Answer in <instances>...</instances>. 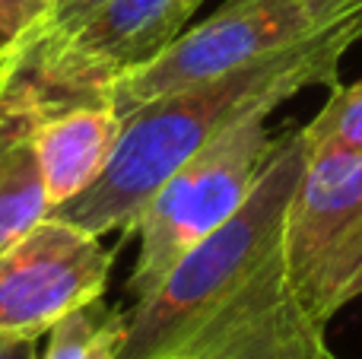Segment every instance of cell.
<instances>
[{"instance_id":"obj_1","label":"cell","mask_w":362,"mask_h":359,"mask_svg":"<svg viewBox=\"0 0 362 359\" xmlns=\"http://www.w3.org/2000/svg\"><path fill=\"white\" fill-rule=\"evenodd\" d=\"M356 42H362V10L302 45L137 105L124 114L105 172L80 197L51 210V216L102 239L118 229L127 233L146 201L219 134L251 114H270L302 89L337 86L344 54Z\"/></svg>"},{"instance_id":"obj_2","label":"cell","mask_w":362,"mask_h":359,"mask_svg":"<svg viewBox=\"0 0 362 359\" xmlns=\"http://www.w3.org/2000/svg\"><path fill=\"white\" fill-rule=\"evenodd\" d=\"M305 165V134H280L248 201L127 309L118 359H156L200 331L216 312L235 302L276 258L283 220Z\"/></svg>"},{"instance_id":"obj_3","label":"cell","mask_w":362,"mask_h":359,"mask_svg":"<svg viewBox=\"0 0 362 359\" xmlns=\"http://www.w3.org/2000/svg\"><path fill=\"white\" fill-rule=\"evenodd\" d=\"M270 114H251L185 165L146 201L127 233L137 235V258L127 277V296L137 302L191 252L216 233L255 191L280 134H270Z\"/></svg>"},{"instance_id":"obj_4","label":"cell","mask_w":362,"mask_h":359,"mask_svg":"<svg viewBox=\"0 0 362 359\" xmlns=\"http://www.w3.org/2000/svg\"><path fill=\"white\" fill-rule=\"evenodd\" d=\"M286 286L318 328L362 296V156L308 153L280 239Z\"/></svg>"},{"instance_id":"obj_5","label":"cell","mask_w":362,"mask_h":359,"mask_svg":"<svg viewBox=\"0 0 362 359\" xmlns=\"http://www.w3.org/2000/svg\"><path fill=\"white\" fill-rule=\"evenodd\" d=\"M340 19L327 16L315 0H226L204 23L172 38L156 57L121 73L102 99L121 114L213 76L232 73L283 48L327 32Z\"/></svg>"},{"instance_id":"obj_6","label":"cell","mask_w":362,"mask_h":359,"mask_svg":"<svg viewBox=\"0 0 362 359\" xmlns=\"http://www.w3.org/2000/svg\"><path fill=\"white\" fill-rule=\"evenodd\" d=\"M112 264L102 235L48 213L0 252V337L48 334L70 312L102 299Z\"/></svg>"},{"instance_id":"obj_7","label":"cell","mask_w":362,"mask_h":359,"mask_svg":"<svg viewBox=\"0 0 362 359\" xmlns=\"http://www.w3.org/2000/svg\"><path fill=\"white\" fill-rule=\"evenodd\" d=\"M200 4L204 0H112L10 86L19 83L45 102L102 99L121 73L156 57L178 38Z\"/></svg>"},{"instance_id":"obj_8","label":"cell","mask_w":362,"mask_h":359,"mask_svg":"<svg viewBox=\"0 0 362 359\" xmlns=\"http://www.w3.org/2000/svg\"><path fill=\"white\" fill-rule=\"evenodd\" d=\"M325 328L293 299L276 258L235 302L156 359H327Z\"/></svg>"},{"instance_id":"obj_9","label":"cell","mask_w":362,"mask_h":359,"mask_svg":"<svg viewBox=\"0 0 362 359\" xmlns=\"http://www.w3.org/2000/svg\"><path fill=\"white\" fill-rule=\"evenodd\" d=\"M25 93L35 102V150L45 191L51 210H57L93 188V182L105 172L118 146L124 114L105 99L45 102L32 89Z\"/></svg>"},{"instance_id":"obj_10","label":"cell","mask_w":362,"mask_h":359,"mask_svg":"<svg viewBox=\"0 0 362 359\" xmlns=\"http://www.w3.org/2000/svg\"><path fill=\"white\" fill-rule=\"evenodd\" d=\"M51 213L35 150V102L23 86L0 89V252Z\"/></svg>"},{"instance_id":"obj_11","label":"cell","mask_w":362,"mask_h":359,"mask_svg":"<svg viewBox=\"0 0 362 359\" xmlns=\"http://www.w3.org/2000/svg\"><path fill=\"white\" fill-rule=\"evenodd\" d=\"M108 4L112 0H48L29 29L0 45V89L10 86L16 76H23L32 64L51 54L70 35H76Z\"/></svg>"},{"instance_id":"obj_12","label":"cell","mask_w":362,"mask_h":359,"mask_svg":"<svg viewBox=\"0 0 362 359\" xmlns=\"http://www.w3.org/2000/svg\"><path fill=\"white\" fill-rule=\"evenodd\" d=\"M124 331L127 312L95 299L48 331V347L38 359H118Z\"/></svg>"},{"instance_id":"obj_13","label":"cell","mask_w":362,"mask_h":359,"mask_svg":"<svg viewBox=\"0 0 362 359\" xmlns=\"http://www.w3.org/2000/svg\"><path fill=\"white\" fill-rule=\"evenodd\" d=\"M308 153H359L362 156V80L334 86L321 112L302 127Z\"/></svg>"},{"instance_id":"obj_14","label":"cell","mask_w":362,"mask_h":359,"mask_svg":"<svg viewBox=\"0 0 362 359\" xmlns=\"http://www.w3.org/2000/svg\"><path fill=\"white\" fill-rule=\"evenodd\" d=\"M45 4L48 0H0V45L29 29Z\"/></svg>"},{"instance_id":"obj_15","label":"cell","mask_w":362,"mask_h":359,"mask_svg":"<svg viewBox=\"0 0 362 359\" xmlns=\"http://www.w3.org/2000/svg\"><path fill=\"white\" fill-rule=\"evenodd\" d=\"M0 359H38L35 341H19V337H0Z\"/></svg>"},{"instance_id":"obj_16","label":"cell","mask_w":362,"mask_h":359,"mask_svg":"<svg viewBox=\"0 0 362 359\" xmlns=\"http://www.w3.org/2000/svg\"><path fill=\"white\" fill-rule=\"evenodd\" d=\"M315 4L334 19H346V16H353V13L362 10V0H315Z\"/></svg>"},{"instance_id":"obj_17","label":"cell","mask_w":362,"mask_h":359,"mask_svg":"<svg viewBox=\"0 0 362 359\" xmlns=\"http://www.w3.org/2000/svg\"><path fill=\"white\" fill-rule=\"evenodd\" d=\"M327 359H340V356H334V353H331V356H327Z\"/></svg>"}]
</instances>
